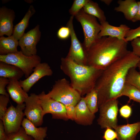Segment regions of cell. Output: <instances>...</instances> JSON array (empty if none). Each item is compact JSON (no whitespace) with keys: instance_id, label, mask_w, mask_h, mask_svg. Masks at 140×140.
<instances>
[{"instance_id":"4fadbf2b","label":"cell","mask_w":140,"mask_h":140,"mask_svg":"<svg viewBox=\"0 0 140 140\" xmlns=\"http://www.w3.org/2000/svg\"><path fill=\"white\" fill-rule=\"evenodd\" d=\"M53 74V71L48 63L41 62L34 68L32 73L27 78L23 80H20L19 83L24 90L27 93L41 78L51 76Z\"/></svg>"},{"instance_id":"83f0119b","label":"cell","mask_w":140,"mask_h":140,"mask_svg":"<svg viewBox=\"0 0 140 140\" xmlns=\"http://www.w3.org/2000/svg\"><path fill=\"white\" fill-rule=\"evenodd\" d=\"M7 135L6 140H34L32 137L26 133L22 127L17 132Z\"/></svg>"},{"instance_id":"5bb4252c","label":"cell","mask_w":140,"mask_h":140,"mask_svg":"<svg viewBox=\"0 0 140 140\" xmlns=\"http://www.w3.org/2000/svg\"><path fill=\"white\" fill-rule=\"evenodd\" d=\"M100 24L101 29L98 34V38L109 36L125 41L126 35L130 29L125 24H122L119 26H115L110 25L106 21Z\"/></svg>"},{"instance_id":"6da1fadb","label":"cell","mask_w":140,"mask_h":140,"mask_svg":"<svg viewBox=\"0 0 140 140\" xmlns=\"http://www.w3.org/2000/svg\"><path fill=\"white\" fill-rule=\"evenodd\" d=\"M140 61V57L129 51L103 70L95 87L98 94L99 108L106 102L121 97L129 70L137 67Z\"/></svg>"},{"instance_id":"2e32d148","label":"cell","mask_w":140,"mask_h":140,"mask_svg":"<svg viewBox=\"0 0 140 140\" xmlns=\"http://www.w3.org/2000/svg\"><path fill=\"white\" fill-rule=\"evenodd\" d=\"M76 118L75 121L77 124L83 125L92 124L95 118V114L90 110L86 104L84 97H82L75 106Z\"/></svg>"},{"instance_id":"ab89813d","label":"cell","mask_w":140,"mask_h":140,"mask_svg":"<svg viewBox=\"0 0 140 140\" xmlns=\"http://www.w3.org/2000/svg\"><path fill=\"white\" fill-rule=\"evenodd\" d=\"M101 1L106 5H109L113 1L112 0H101Z\"/></svg>"},{"instance_id":"8fae6325","label":"cell","mask_w":140,"mask_h":140,"mask_svg":"<svg viewBox=\"0 0 140 140\" xmlns=\"http://www.w3.org/2000/svg\"><path fill=\"white\" fill-rule=\"evenodd\" d=\"M38 95L44 115L49 113L54 119L65 121L69 120L64 105L47 96L44 91Z\"/></svg>"},{"instance_id":"7a4b0ae2","label":"cell","mask_w":140,"mask_h":140,"mask_svg":"<svg viewBox=\"0 0 140 140\" xmlns=\"http://www.w3.org/2000/svg\"><path fill=\"white\" fill-rule=\"evenodd\" d=\"M127 43L109 36L98 38L86 51L87 65L104 70L128 52Z\"/></svg>"},{"instance_id":"1f68e13d","label":"cell","mask_w":140,"mask_h":140,"mask_svg":"<svg viewBox=\"0 0 140 140\" xmlns=\"http://www.w3.org/2000/svg\"><path fill=\"white\" fill-rule=\"evenodd\" d=\"M71 36V31L69 28L67 26H62L58 30L57 36L58 38L62 40L67 39Z\"/></svg>"},{"instance_id":"cb8c5ba5","label":"cell","mask_w":140,"mask_h":140,"mask_svg":"<svg viewBox=\"0 0 140 140\" xmlns=\"http://www.w3.org/2000/svg\"><path fill=\"white\" fill-rule=\"evenodd\" d=\"M83 9L86 13L97 18L100 23L106 21L104 11L96 2L89 0Z\"/></svg>"},{"instance_id":"4dcf8cb0","label":"cell","mask_w":140,"mask_h":140,"mask_svg":"<svg viewBox=\"0 0 140 140\" xmlns=\"http://www.w3.org/2000/svg\"><path fill=\"white\" fill-rule=\"evenodd\" d=\"M140 37V25L138 27L135 29H130L127 33L125 40L128 42L131 41L135 39Z\"/></svg>"},{"instance_id":"30bf717a","label":"cell","mask_w":140,"mask_h":140,"mask_svg":"<svg viewBox=\"0 0 140 140\" xmlns=\"http://www.w3.org/2000/svg\"><path fill=\"white\" fill-rule=\"evenodd\" d=\"M24 111L26 118L36 127L41 125L45 115L38 95L31 93L25 100Z\"/></svg>"},{"instance_id":"d6986e66","label":"cell","mask_w":140,"mask_h":140,"mask_svg":"<svg viewBox=\"0 0 140 140\" xmlns=\"http://www.w3.org/2000/svg\"><path fill=\"white\" fill-rule=\"evenodd\" d=\"M117 2L118 5L115 8L114 10L122 13L126 19L132 21L138 10L137 1L135 0H119Z\"/></svg>"},{"instance_id":"d6a6232c","label":"cell","mask_w":140,"mask_h":140,"mask_svg":"<svg viewBox=\"0 0 140 140\" xmlns=\"http://www.w3.org/2000/svg\"><path fill=\"white\" fill-rule=\"evenodd\" d=\"M106 129L103 137L104 140H115L117 139V135L115 131L109 128Z\"/></svg>"},{"instance_id":"603a6c76","label":"cell","mask_w":140,"mask_h":140,"mask_svg":"<svg viewBox=\"0 0 140 140\" xmlns=\"http://www.w3.org/2000/svg\"><path fill=\"white\" fill-rule=\"evenodd\" d=\"M18 41L12 35L6 37L0 38V55H4L18 52Z\"/></svg>"},{"instance_id":"52a82bcc","label":"cell","mask_w":140,"mask_h":140,"mask_svg":"<svg viewBox=\"0 0 140 140\" xmlns=\"http://www.w3.org/2000/svg\"><path fill=\"white\" fill-rule=\"evenodd\" d=\"M118 100L115 99L106 102L99 108L100 113L97 122L101 128L115 129L118 125Z\"/></svg>"},{"instance_id":"ba28073f","label":"cell","mask_w":140,"mask_h":140,"mask_svg":"<svg viewBox=\"0 0 140 140\" xmlns=\"http://www.w3.org/2000/svg\"><path fill=\"white\" fill-rule=\"evenodd\" d=\"M25 104H17L15 107L11 105L9 107L2 120L7 135L17 132L21 127L25 116L23 110Z\"/></svg>"},{"instance_id":"f1b7e54d","label":"cell","mask_w":140,"mask_h":140,"mask_svg":"<svg viewBox=\"0 0 140 140\" xmlns=\"http://www.w3.org/2000/svg\"><path fill=\"white\" fill-rule=\"evenodd\" d=\"M89 0H74L69 12L72 16L75 17L83 9Z\"/></svg>"},{"instance_id":"7402d4cb","label":"cell","mask_w":140,"mask_h":140,"mask_svg":"<svg viewBox=\"0 0 140 140\" xmlns=\"http://www.w3.org/2000/svg\"><path fill=\"white\" fill-rule=\"evenodd\" d=\"M35 12L33 6L30 5L22 19L14 26L12 36L17 40L24 34L25 30L28 26L29 19Z\"/></svg>"},{"instance_id":"3957f363","label":"cell","mask_w":140,"mask_h":140,"mask_svg":"<svg viewBox=\"0 0 140 140\" xmlns=\"http://www.w3.org/2000/svg\"><path fill=\"white\" fill-rule=\"evenodd\" d=\"M60 68L70 80L71 86L82 96L95 88L103 70L78 64L66 56L61 59Z\"/></svg>"},{"instance_id":"d590c367","label":"cell","mask_w":140,"mask_h":140,"mask_svg":"<svg viewBox=\"0 0 140 140\" xmlns=\"http://www.w3.org/2000/svg\"><path fill=\"white\" fill-rule=\"evenodd\" d=\"M65 107L68 119L75 121L76 118L75 106L69 105Z\"/></svg>"},{"instance_id":"44dd1931","label":"cell","mask_w":140,"mask_h":140,"mask_svg":"<svg viewBox=\"0 0 140 140\" xmlns=\"http://www.w3.org/2000/svg\"><path fill=\"white\" fill-rule=\"evenodd\" d=\"M24 75L18 67L0 61V77L19 80Z\"/></svg>"},{"instance_id":"f546056e","label":"cell","mask_w":140,"mask_h":140,"mask_svg":"<svg viewBox=\"0 0 140 140\" xmlns=\"http://www.w3.org/2000/svg\"><path fill=\"white\" fill-rule=\"evenodd\" d=\"M9 96L0 95V119L2 120L5 113L9 101Z\"/></svg>"},{"instance_id":"277c9868","label":"cell","mask_w":140,"mask_h":140,"mask_svg":"<svg viewBox=\"0 0 140 140\" xmlns=\"http://www.w3.org/2000/svg\"><path fill=\"white\" fill-rule=\"evenodd\" d=\"M47 95L62 103L65 106H75L81 100V96L65 78L55 81L51 90Z\"/></svg>"},{"instance_id":"74e56055","label":"cell","mask_w":140,"mask_h":140,"mask_svg":"<svg viewBox=\"0 0 140 140\" xmlns=\"http://www.w3.org/2000/svg\"><path fill=\"white\" fill-rule=\"evenodd\" d=\"M7 135L5 131L3 123L2 120H0V140H6Z\"/></svg>"},{"instance_id":"d4e9b609","label":"cell","mask_w":140,"mask_h":140,"mask_svg":"<svg viewBox=\"0 0 140 140\" xmlns=\"http://www.w3.org/2000/svg\"><path fill=\"white\" fill-rule=\"evenodd\" d=\"M87 106L90 110L95 114L98 110L97 92L95 88L87 94L84 97Z\"/></svg>"},{"instance_id":"484cf974","label":"cell","mask_w":140,"mask_h":140,"mask_svg":"<svg viewBox=\"0 0 140 140\" xmlns=\"http://www.w3.org/2000/svg\"><path fill=\"white\" fill-rule=\"evenodd\" d=\"M123 96H127L130 100H132L140 103V90L126 82L122 92L121 97Z\"/></svg>"},{"instance_id":"ffe728a7","label":"cell","mask_w":140,"mask_h":140,"mask_svg":"<svg viewBox=\"0 0 140 140\" xmlns=\"http://www.w3.org/2000/svg\"><path fill=\"white\" fill-rule=\"evenodd\" d=\"M22 126L26 133L34 140H44L47 136V127L37 128L26 118H24Z\"/></svg>"},{"instance_id":"8992f818","label":"cell","mask_w":140,"mask_h":140,"mask_svg":"<svg viewBox=\"0 0 140 140\" xmlns=\"http://www.w3.org/2000/svg\"><path fill=\"white\" fill-rule=\"evenodd\" d=\"M0 61L18 67L23 71L26 78L33 72L34 68L41 63V59L37 55L26 56L20 51L6 55H0Z\"/></svg>"},{"instance_id":"9a60e30c","label":"cell","mask_w":140,"mask_h":140,"mask_svg":"<svg viewBox=\"0 0 140 140\" xmlns=\"http://www.w3.org/2000/svg\"><path fill=\"white\" fill-rule=\"evenodd\" d=\"M15 17V13L12 9L5 6L0 9V36L4 35L12 36L13 31V22Z\"/></svg>"},{"instance_id":"ac0fdd59","label":"cell","mask_w":140,"mask_h":140,"mask_svg":"<svg viewBox=\"0 0 140 140\" xmlns=\"http://www.w3.org/2000/svg\"><path fill=\"white\" fill-rule=\"evenodd\" d=\"M9 79V83L6 88L11 98L17 104L24 103L29 96L27 93L21 86L19 81L15 79Z\"/></svg>"},{"instance_id":"e575fe53","label":"cell","mask_w":140,"mask_h":140,"mask_svg":"<svg viewBox=\"0 0 140 140\" xmlns=\"http://www.w3.org/2000/svg\"><path fill=\"white\" fill-rule=\"evenodd\" d=\"M132 52L140 57V37L135 39L131 41Z\"/></svg>"},{"instance_id":"f35d334b","label":"cell","mask_w":140,"mask_h":140,"mask_svg":"<svg viewBox=\"0 0 140 140\" xmlns=\"http://www.w3.org/2000/svg\"><path fill=\"white\" fill-rule=\"evenodd\" d=\"M138 4V9L137 13L132 21L133 22L140 21V1H137Z\"/></svg>"},{"instance_id":"9c48e42d","label":"cell","mask_w":140,"mask_h":140,"mask_svg":"<svg viewBox=\"0 0 140 140\" xmlns=\"http://www.w3.org/2000/svg\"><path fill=\"white\" fill-rule=\"evenodd\" d=\"M74 17L71 16L66 25L70 30L71 39V45L66 57L78 64L87 65V51L75 33L73 24Z\"/></svg>"},{"instance_id":"8d00e7d4","label":"cell","mask_w":140,"mask_h":140,"mask_svg":"<svg viewBox=\"0 0 140 140\" xmlns=\"http://www.w3.org/2000/svg\"><path fill=\"white\" fill-rule=\"evenodd\" d=\"M9 82V79L6 78L0 77V94L6 96H9L5 90V87L8 85Z\"/></svg>"},{"instance_id":"7c38bea8","label":"cell","mask_w":140,"mask_h":140,"mask_svg":"<svg viewBox=\"0 0 140 140\" xmlns=\"http://www.w3.org/2000/svg\"><path fill=\"white\" fill-rule=\"evenodd\" d=\"M41 32L37 25L34 28L24 33L19 40L21 51L25 55L31 56L37 55L36 45L39 41Z\"/></svg>"},{"instance_id":"e0dca14e","label":"cell","mask_w":140,"mask_h":140,"mask_svg":"<svg viewBox=\"0 0 140 140\" xmlns=\"http://www.w3.org/2000/svg\"><path fill=\"white\" fill-rule=\"evenodd\" d=\"M114 129L117 135V140H135L140 131V122L118 125Z\"/></svg>"},{"instance_id":"60d3db41","label":"cell","mask_w":140,"mask_h":140,"mask_svg":"<svg viewBox=\"0 0 140 140\" xmlns=\"http://www.w3.org/2000/svg\"><path fill=\"white\" fill-rule=\"evenodd\" d=\"M137 67L138 68L139 71V72L140 73V61L138 64Z\"/></svg>"},{"instance_id":"4316f807","label":"cell","mask_w":140,"mask_h":140,"mask_svg":"<svg viewBox=\"0 0 140 140\" xmlns=\"http://www.w3.org/2000/svg\"><path fill=\"white\" fill-rule=\"evenodd\" d=\"M136 67L130 69L127 75L125 82L132 85L140 90V73Z\"/></svg>"},{"instance_id":"836d02e7","label":"cell","mask_w":140,"mask_h":140,"mask_svg":"<svg viewBox=\"0 0 140 140\" xmlns=\"http://www.w3.org/2000/svg\"><path fill=\"white\" fill-rule=\"evenodd\" d=\"M120 116L125 119L129 118L131 116L132 109L130 106L127 104L122 106L119 110Z\"/></svg>"},{"instance_id":"5b68a950","label":"cell","mask_w":140,"mask_h":140,"mask_svg":"<svg viewBox=\"0 0 140 140\" xmlns=\"http://www.w3.org/2000/svg\"><path fill=\"white\" fill-rule=\"evenodd\" d=\"M75 17L82 27L84 35L83 44L87 51L98 38L101 25L96 17L86 13L83 9Z\"/></svg>"}]
</instances>
